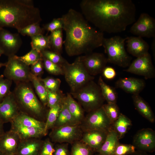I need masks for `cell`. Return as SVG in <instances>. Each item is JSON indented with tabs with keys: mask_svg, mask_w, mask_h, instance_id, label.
<instances>
[{
	"mask_svg": "<svg viewBox=\"0 0 155 155\" xmlns=\"http://www.w3.org/2000/svg\"><path fill=\"white\" fill-rule=\"evenodd\" d=\"M80 7L85 19L103 33L124 31L135 21L136 7L131 0H83Z\"/></svg>",
	"mask_w": 155,
	"mask_h": 155,
	"instance_id": "cell-1",
	"label": "cell"
},
{
	"mask_svg": "<svg viewBox=\"0 0 155 155\" xmlns=\"http://www.w3.org/2000/svg\"><path fill=\"white\" fill-rule=\"evenodd\" d=\"M61 18L65 33L63 44L68 55L87 54L102 46L103 33L92 27L82 13L71 8Z\"/></svg>",
	"mask_w": 155,
	"mask_h": 155,
	"instance_id": "cell-2",
	"label": "cell"
},
{
	"mask_svg": "<svg viewBox=\"0 0 155 155\" xmlns=\"http://www.w3.org/2000/svg\"><path fill=\"white\" fill-rule=\"evenodd\" d=\"M42 20L38 8L26 5L19 0H0V29L9 27L18 31Z\"/></svg>",
	"mask_w": 155,
	"mask_h": 155,
	"instance_id": "cell-3",
	"label": "cell"
},
{
	"mask_svg": "<svg viewBox=\"0 0 155 155\" xmlns=\"http://www.w3.org/2000/svg\"><path fill=\"white\" fill-rule=\"evenodd\" d=\"M26 82L17 83L13 93L17 103L23 112L35 118L43 115L44 106L38 100L30 86Z\"/></svg>",
	"mask_w": 155,
	"mask_h": 155,
	"instance_id": "cell-4",
	"label": "cell"
},
{
	"mask_svg": "<svg viewBox=\"0 0 155 155\" xmlns=\"http://www.w3.org/2000/svg\"><path fill=\"white\" fill-rule=\"evenodd\" d=\"M70 94L88 113L101 107L105 100L99 86L93 80Z\"/></svg>",
	"mask_w": 155,
	"mask_h": 155,
	"instance_id": "cell-5",
	"label": "cell"
},
{
	"mask_svg": "<svg viewBox=\"0 0 155 155\" xmlns=\"http://www.w3.org/2000/svg\"><path fill=\"white\" fill-rule=\"evenodd\" d=\"M61 67L63 75L70 88L71 92L76 91L94 79L86 69L80 56L77 57L71 63L66 60Z\"/></svg>",
	"mask_w": 155,
	"mask_h": 155,
	"instance_id": "cell-6",
	"label": "cell"
},
{
	"mask_svg": "<svg viewBox=\"0 0 155 155\" xmlns=\"http://www.w3.org/2000/svg\"><path fill=\"white\" fill-rule=\"evenodd\" d=\"M126 38L116 36L108 38H104L102 46L107 55L108 62L126 67L130 64L131 57L125 48Z\"/></svg>",
	"mask_w": 155,
	"mask_h": 155,
	"instance_id": "cell-7",
	"label": "cell"
},
{
	"mask_svg": "<svg viewBox=\"0 0 155 155\" xmlns=\"http://www.w3.org/2000/svg\"><path fill=\"white\" fill-rule=\"evenodd\" d=\"M113 124L102 106L88 113L80 125L84 131L97 130L108 133L112 129Z\"/></svg>",
	"mask_w": 155,
	"mask_h": 155,
	"instance_id": "cell-8",
	"label": "cell"
},
{
	"mask_svg": "<svg viewBox=\"0 0 155 155\" xmlns=\"http://www.w3.org/2000/svg\"><path fill=\"white\" fill-rule=\"evenodd\" d=\"M3 75L17 83L30 81L31 74L29 66L17 58L15 55L8 57Z\"/></svg>",
	"mask_w": 155,
	"mask_h": 155,
	"instance_id": "cell-9",
	"label": "cell"
},
{
	"mask_svg": "<svg viewBox=\"0 0 155 155\" xmlns=\"http://www.w3.org/2000/svg\"><path fill=\"white\" fill-rule=\"evenodd\" d=\"M84 131L80 124L54 128L49 134L52 142L73 144L81 140Z\"/></svg>",
	"mask_w": 155,
	"mask_h": 155,
	"instance_id": "cell-10",
	"label": "cell"
},
{
	"mask_svg": "<svg viewBox=\"0 0 155 155\" xmlns=\"http://www.w3.org/2000/svg\"><path fill=\"white\" fill-rule=\"evenodd\" d=\"M124 70L143 76L146 79L154 78L155 77V69L151 56L149 53L137 57L131 63L128 68Z\"/></svg>",
	"mask_w": 155,
	"mask_h": 155,
	"instance_id": "cell-11",
	"label": "cell"
},
{
	"mask_svg": "<svg viewBox=\"0 0 155 155\" xmlns=\"http://www.w3.org/2000/svg\"><path fill=\"white\" fill-rule=\"evenodd\" d=\"M130 31L132 34L141 38L155 37V20L148 13H142Z\"/></svg>",
	"mask_w": 155,
	"mask_h": 155,
	"instance_id": "cell-12",
	"label": "cell"
},
{
	"mask_svg": "<svg viewBox=\"0 0 155 155\" xmlns=\"http://www.w3.org/2000/svg\"><path fill=\"white\" fill-rule=\"evenodd\" d=\"M22 44L18 33H13L3 28L0 29V47L8 57L15 55Z\"/></svg>",
	"mask_w": 155,
	"mask_h": 155,
	"instance_id": "cell-13",
	"label": "cell"
},
{
	"mask_svg": "<svg viewBox=\"0 0 155 155\" xmlns=\"http://www.w3.org/2000/svg\"><path fill=\"white\" fill-rule=\"evenodd\" d=\"M137 150L152 152L155 150V132L149 128L138 131L133 137V144Z\"/></svg>",
	"mask_w": 155,
	"mask_h": 155,
	"instance_id": "cell-14",
	"label": "cell"
},
{
	"mask_svg": "<svg viewBox=\"0 0 155 155\" xmlns=\"http://www.w3.org/2000/svg\"><path fill=\"white\" fill-rule=\"evenodd\" d=\"M80 57L87 71L92 76L102 73L108 63L107 57L102 53L92 52Z\"/></svg>",
	"mask_w": 155,
	"mask_h": 155,
	"instance_id": "cell-15",
	"label": "cell"
},
{
	"mask_svg": "<svg viewBox=\"0 0 155 155\" xmlns=\"http://www.w3.org/2000/svg\"><path fill=\"white\" fill-rule=\"evenodd\" d=\"M21 111L12 92L0 103V119L4 123L13 121Z\"/></svg>",
	"mask_w": 155,
	"mask_h": 155,
	"instance_id": "cell-16",
	"label": "cell"
},
{
	"mask_svg": "<svg viewBox=\"0 0 155 155\" xmlns=\"http://www.w3.org/2000/svg\"><path fill=\"white\" fill-rule=\"evenodd\" d=\"M21 140L12 130L5 132L0 137V152L5 155H16Z\"/></svg>",
	"mask_w": 155,
	"mask_h": 155,
	"instance_id": "cell-17",
	"label": "cell"
},
{
	"mask_svg": "<svg viewBox=\"0 0 155 155\" xmlns=\"http://www.w3.org/2000/svg\"><path fill=\"white\" fill-rule=\"evenodd\" d=\"M145 86V81L143 79L132 77L120 78L115 83L117 88L132 95L139 94Z\"/></svg>",
	"mask_w": 155,
	"mask_h": 155,
	"instance_id": "cell-18",
	"label": "cell"
},
{
	"mask_svg": "<svg viewBox=\"0 0 155 155\" xmlns=\"http://www.w3.org/2000/svg\"><path fill=\"white\" fill-rule=\"evenodd\" d=\"M127 52L132 56L138 57L148 53L149 45L142 38L138 36L126 37Z\"/></svg>",
	"mask_w": 155,
	"mask_h": 155,
	"instance_id": "cell-19",
	"label": "cell"
},
{
	"mask_svg": "<svg viewBox=\"0 0 155 155\" xmlns=\"http://www.w3.org/2000/svg\"><path fill=\"white\" fill-rule=\"evenodd\" d=\"M107 133L97 130L85 131L81 140L96 152L104 142Z\"/></svg>",
	"mask_w": 155,
	"mask_h": 155,
	"instance_id": "cell-20",
	"label": "cell"
},
{
	"mask_svg": "<svg viewBox=\"0 0 155 155\" xmlns=\"http://www.w3.org/2000/svg\"><path fill=\"white\" fill-rule=\"evenodd\" d=\"M43 142L37 138L21 140L16 155H39Z\"/></svg>",
	"mask_w": 155,
	"mask_h": 155,
	"instance_id": "cell-21",
	"label": "cell"
},
{
	"mask_svg": "<svg viewBox=\"0 0 155 155\" xmlns=\"http://www.w3.org/2000/svg\"><path fill=\"white\" fill-rule=\"evenodd\" d=\"M11 123L10 130L16 133L21 140L33 138H39L46 135L44 131L41 129L23 126L13 122Z\"/></svg>",
	"mask_w": 155,
	"mask_h": 155,
	"instance_id": "cell-22",
	"label": "cell"
},
{
	"mask_svg": "<svg viewBox=\"0 0 155 155\" xmlns=\"http://www.w3.org/2000/svg\"><path fill=\"white\" fill-rule=\"evenodd\" d=\"M64 101L72 117L78 124H80L85 118L84 110L74 99L70 93H67Z\"/></svg>",
	"mask_w": 155,
	"mask_h": 155,
	"instance_id": "cell-23",
	"label": "cell"
},
{
	"mask_svg": "<svg viewBox=\"0 0 155 155\" xmlns=\"http://www.w3.org/2000/svg\"><path fill=\"white\" fill-rule=\"evenodd\" d=\"M119 139L117 133L113 129L108 133L106 139L100 148L96 152L100 155H114Z\"/></svg>",
	"mask_w": 155,
	"mask_h": 155,
	"instance_id": "cell-24",
	"label": "cell"
},
{
	"mask_svg": "<svg viewBox=\"0 0 155 155\" xmlns=\"http://www.w3.org/2000/svg\"><path fill=\"white\" fill-rule=\"evenodd\" d=\"M135 108L144 117L151 123L155 121L153 113L150 106L139 95H133L132 96Z\"/></svg>",
	"mask_w": 155,
	"mask_h": 155,
	"instance_id": "cell-25",
	"label": "cell"
},
{
	"mask_svg": "<svg viewBox=\"0 0 155 155\" xmlns=\"http://www.w3.org/2000/svg\"><path fill=\"white\" fill-rule=\"evenodd\" d=\"M12 122L25 127L39 129L44 130L45 132V123L36 119L22 111Z\"/></svg>",
	"mask_w": 155,
	"mask_h": 155,
	"instance_id": "cell-26",
	"label": "cell"
},
{
	"mask_svg": "<svg viewBox=\"0 0 155 155\" xmlns=\"http://www.w3.org/2000/svg\"><path fill=\"white\" fill-rule=\"evenodd\" d=\"M63 98L58 117L53 128L79 125L76 122L69 112L64 101Z\"/></svg>",
	"mask_w": 155,
	"mask_h": 155,
	"instance_id": "cell-27",
	"label": "cell"
},
{
	"mask_svg": "<svg viewBox=\"0 0 155 155\" xmlns=\"http://www.w3.org/2000/svg\"><path fill=\"white\" fill-rule=\"evenodd\" d=\"M132 125L131 120L120 113L118 117L113 123L112 129L117 133L119 140L123 137Z\"/></svg>",
	"mask_w": 155,
	"mask_h": 155,
	"instance_id": "cell-28",
	"label": "cell"
},
{
	"mask_svg": "<svg viewBox=\"0 0 155 155\" xmlns=\"http://www.w3.org/2000/svg\"><path fill=\"white\" fill-rule=\"evenodd\" d=\"M99 86L102 96L107 103H116L117 99V93L113 87L106 84L101 76L99 77L98 84Z\"/></svg>",
	"mask_w": 155,
	"mask_h": 155,
	"instance_id": "cell-29",
	"label": "cell"
},
{
	"mask_svg": "<svg viewBox=\"0 0 155 155\" xmlns=\"http://www.w3.org/2000/svg\"><path fill=\"white\" fill-rule=\"evenodd\" d=\"M30 37L32 49L40 53L45 50L50 49L49 36L40 34Z\"/></svg>",
	"mask_w": 155,
	"mask_h": 155,
	"instance_id": "cell-30",
	"label": "cell"
},
{
	"mask_svg": "<svg viewBox=\"0 0 155 155\" xmlns=\"http://www.w3.org/2000/svg\"><path fill=\"white\" fill-rule=\"evenodd\" d=\"M63 29H60L53 31L49 35L50 45V50L61 54L62 52Z\"/></svg>",
	"mask_w": 155,
	"mask_h": 155,
	"instance_id": "cell-31",
	"label": "cell"
},
{
	"mask_svg": "<svg viewBox=\"0 0 155 155\" xmlns=\"http://www.w3.org/2000/svg\"><path fill=\"white\" fill-rule=\"evenodd\" d=\"M30 81L32 83L36 91L44 106L47 105V92L46 89L39 78L31 74Z\"/></svg>",
	"mask_w": 155,
	"mask_h": 155,
	"instance_id": "cell-32",
	"label": "cell"
},
{
	"mask_svg": "<svg viewBox=\"0 0 155 155\" xmlns=\"http://www.w3.org/2000/svg\"><path fill=\"white\" fill-rule=\"evenodd\" d=\"M62 102L50 108L45 122L44 131L46 135L48 130L52 129L55 123L61 109Z\"/></svg>",
	"mask_w": 155,
	"mask_h": 155,
	"instance_id": "cell-33",
	"label": "cell"
},
{
	"mask_svg": "<svg viewBox=\"0 0 155 155\" xmlns=\"http://www.w3.org/2000/svg\"><path fill=\"white\" fill-rule=\"evenodd\" d=\"M72 145L70 155H93L95 152L81 140L76 141Z\"/></svg>",
	"mask_w": 155,
	"mask_h": 155,
	"instance_id": "cell-34",
	"label": "cell"
},
{
	"mask_svg": "<svg viewBox=\"0 0 155 155\" xmlns=\"http://www.w3.org/2000/svg\"><path fill=\"white\" fill-rule=\"evenodd\" d=\"M15 57L28 66L30 65H32L39 60L42 59L41 53L32 49L24 56H18L15 55Z\"/></svg>",
	"mask_w": 155,
	"mask_h": 155,
	"instance_id": "cell-35",
	"label": "cell"
},
{
	"mask_svg": "<svg viewBox=\"0 0 155 155\" xmlns=\"http://www.w3.org/2000/svg\"><path fill=\"white\" fill-rule=\"evenodd\" d=\"M106 115L113 123L118 117L120 113L115 103H107L102 106Z\"/></svg>",
	"mask_w": 155,
	"mask_h": 155,
	"instance_id": "cell-36",
	"label": "cell"
},
{
	"mask_svg": "<svg viewBox=\"0 0 155 155\" xmlns=\"http://www.w3.org/2000/svg\"><path fill=\"white\" fill-rule=\"evenodd\" d=\"M41 53L42 58L61 66L66 61L62 56L61 54L50 50H45Z\"/></svg>",
	"mask_w": 155,
	"mask_h": 155,
	"instance_id": "cell-37",
	"label": "cell"
},
{
	"mask_svg": "<svg viewBox=\"0 0 155 155\" xmlns=\"http://www.w3.org/2000/svg\"><path fill=\"white\" fill-rule=\"evenodd\" d=\"M44 30L40 26V23L33 24L28 25L18 31L19 33L25 36L30 37L40 34H43Z\"/></svg>",
	"mask_w": 155,
	"mask_h": 155,
	"instance_id": "cell-38",
	"label": "cell"
},
{
	"mask_svg": "<svg viewBox=\"0 0 155 155\" xmlns=\"http://www.w3.org/2000/svg\"><path fill=\"white\" fill-rule=\"evenodd\" d=\"M38 78L46 89L53 92H57L60 90L61 81L59 79L51 77H48L44 79Z\"/></svg>",
	"mask_w": 155,
	"mask_h": 155,
	"instance_id": "cell-39",
	"label": "cell"
},
{
	"mask_svg": "<svg viewBox=\"0 0 155 155\" xmlns=\"http://www.w3.org/2000/svg\"><path fill=\"white\" fill-rule=\"evenodd\" d=\"M12 81L0 75V103L11 92L10 91Z\"/></svg>",
	"mask_w": 155,
	"mask_h": 155,
	"instance_id": "cell-40",
	"label": "cell"
},
{
	"mask_svg": "<svg viewBox=\"0 0 155 155\" xmlns=\"http://www.w3.org/2000/svg\"><path fill=\"white\" fill-rule=\"evenodd\" d=\"M47 105L49 108L61 102L64 96L59 90L53 92L47 89Z\"/></svg>",
	"mask_w": 155,
	"mask_h": 155,
	"instance_id": "cell-41",
	"label": "cell"
},
{
	"mask_svg": "<svg viewBox=\"0 0 155 155\" xmlns=\"http://www.w3.org/2000/svg\"><path fill=\"white\" fill-rule=\"evenodd\" d=\"M44 67L49 73L55 75H63L61 66L42 58Z\"/></svg>",
	"mask_w": 155,
	"mask_h": 155,
	"instance_id": "cell-42",
	"label": "cell"
},
{
	"mask_svg": "<svg viewBox=\"0 0 155 155\" xmlns=\"http://www.w3.org/2000/svg\"><path fill=\"white\" fill-rule=\"evenodd\" d=\"M135 149L132 144L119 143L116 148L114 155H129L134 152Z\"/></svg>",
	"mask_w": 155,
	"mask_h": 155,
	"instance_id": "cell-43",
	"label": "cell"
},
{
	"mask_svg": "<svg viewBox=\"0 0 155 155\" xmlns=\"http://www.w3.org/2000/svg\"><path fill=\"white\" fill-rule=\"evenodd\" d=\"M63 23L61 17L54 19L51 22L44 25L43 29L51 32L60 29H63Z\"/></svg>",
	"mask_w": 155,
	"mask_h": 155,
	"instance_id": "cell-44",
	"label": "cell"
},
{
	"mask_svg": "<svg viewBox=\"0 0 155 155\" xmlns=\"http://www.w3.org/2000/svg\"><path fill=\"white\" fill-rule=\"evenodd\" d=\"M55 146L50 139L47 138L43 141L39 155H53Z\"/></svg>",
	"mask_w": 155,
	"mask_h": 155,
	"instance_id": "cell-45",
	"label": "cell"
},
{
	"mask_svg": "<svg viewBox=\"0 0 155 155\" xmlns=\"http://www.w3.org/2000/svg\"><path fill=\"white\" fill-rule=\"evenodd\" d=\"M68 143H61L55 146L53 155H70L68 149Z\"/></svg>",
	"mask_w": 155,
	"mask_h": 155,
	"instance_id": "cell-46",
	"label": "cell"
},
{
	"mask_svg": "<svg viewBox=\"0 0 155 155\" xmlns=\"http://www.w3.org/2000/svg\"><path fill=\"white\" fill-rule=\"evenodd\" d=\"M43 67V60H40L31 65V72L34 75L37 76L42 73Z\"/></svg>",
	"mask_w": 155,
	"mask_h": 155,
	"instance_id": "cell-47",
	"label": "cell"
},
{
	"mask_svg": "<svg viewBox=\"0 0 155 155\" xmlns=\"http://www.w3.org/2000/svg\"><path fill=\"white\" fill-rule=\"evenodd\" d=\"M102 73L104 77L109 80L113 79L116 75L115 69L113 68L110 67H105Z\"/></svg>",
	"mask_w": 155,
	"mask_h": 155,
	"instance_id": "cell-48",
	"label": "cell"
},
{
	"mask_svg": "<svg viewBox=\"0 0 155 155\" xmlns=\"http://www.w3.org/2000/svg\"><path fill=\"white\" fill-rule=\"evenodd\" d=\"M19 1L23 4L28 6H34L33 1L31 0H19Z\"/></svg>",
	"mask_w": 155,
	"mask_h": 155,
	"instance_id": "cell-49",
	"label": "cell"
},
{
	"mask_svg": "<svg viewBox=\"0 0 155 155\" xmlns=\"http://www.w3.org/2000/svg\"><path fill=\"white\" fill-rule=\"evenodd\" d=\"M129 155H150L148 154L147 152L137 150Z\"/></svg>",
	"mask_w": 155,
	"mask_h": 155,
	"instance_id": "cell-50",
	"label": "cell"
},
{
	"mask_svg": "<svg viewBox=\"0 0 155 155\" xmlns=\"http://www.w3.org/2000/svg\"><path fill=\"white\" fill-rule=\"evenodd\" d=\"M4 123L0 119V137L5 133L3 128Z\"/></svg>",
	"mask_w": 155,
	"mask_h": 155,
	"instance_id": "cell-51",
	"label": "cell"
},
{
	"mask_svg": "<svg viewBox=\"0 0 155 155\" xmlns=\"http://www.w3.org/2000/svg\"><path fill=\"white\" fill-rule=\"evenodd\" d=\"M152 51L153 55L155 54V37L153 38V40L152 42Z\"/></svg>",
	"mask_w": 155,
	"mask_h": 155,
	"instance_id": "cell-52",
	"label": "cell"
},
{
	"mask_svg": "<svg viewBox=\"0 0 155 155\" xmlns=\"http://www.w3.org/2000/svg\"><path fill=\"white\" fill-rule=\"evenodd\" d=\"M6 65V63H3L0 62V69L3 67L5 66Z\"/></svg>",
	"mask_w": 155,
	"mask_h": 155,
	"instance_id": "cell-53",
	"label": "cell"
},
{
	"mask_svg": "<svg viewBox=\"0 0 155 155\" xmlns=\"http://www.w3.org/2000/svg\"><path fill=\"white\" fill-rule=\"evenodd\" d=\"M3 54V53L2 50V49L0 47V57Z\"/></svg>",
	"mask_w": 155,
	"mask_h": 155,
	"instance_id": "cell-54",
	"label": "cell"
},
{
	"mask_svg": "<svg viewBox=\"0 0 155 155\" xmlns=\"http://www.w3.org/2000/svg\"><path fill=\"white\" fill-rule=\"evenodd\" d=\"M0 155H5L4 154L1 153V154H0Z\"/></svg>",
	"mask_w": 155,
	"mask_h": 155,
	"instance_id": "cell-55",
	"label": "cell"
},
{
	"mask_svg": "<svg viewBox=\"0 0 155 155\" xmlns=\"http://www.w3.org/2000/svg\"><path fill=\"white\" fill-rule=\"evenodd\" d=\"M95 155H100L99 154H96Z\"/></svg>",
	"mask_w": 155,
	"mask_h": 155,
	"instance_id": "cell-56",
	"label": "cell"
},
{
	"mask_svg": "<svg viewBox=\"0 0 155 155\" xmlns=\"http://www.w3.org/2000/svg\"><path fill=\"white\" fill-rule=\"evenodd\" d=\"M1 152H0V154H1Z\"/></svg>",
	"mask_w": 155,
	"mask_h": 155,
	"instance_id": "cell-57",
	"label": "cell"
}]
</instances>
